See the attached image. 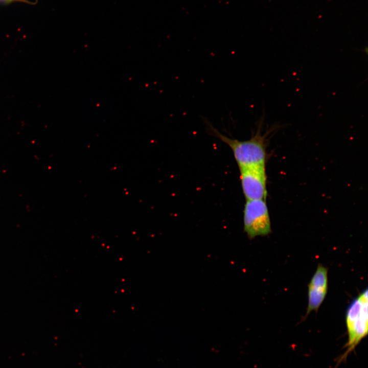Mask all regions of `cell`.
Instances as JSON below:
<instances>
[{"instance_id":"2","label":"cell","mask_w":368,"mask_h":368,"mask_svg":"<svg viewBox=\"0 0 368 368\" xmlns=\"http://www.w3.org/2000/svg\"><path fill=\"white\" fill-rule=\"evenodd\" d=\"M368 294L363 290L349 306L346 315L348 332L346 350L338 359V362L345 360L348 355L367 336L368 333Z\"/></svg>"},{"instance_id":"6","label":"cell","mask_w":368,"mask_h":368,"mask_svg":"<svg viewBox=\"0 0 368 368\" xmlns=\"http://www.w3.org/2000/svg\"><path fill=\"white\" fill-rule=\"evenodd\" d=\"M14 1H17V0H0V1L6 2V3L13 2Z\"/></svg>"},{"instance_id":"4","label":"cell","mask_w":368,"mask_h":368,"mask_svg":"<svg viewBox=\"0 0 368 368\" xmlns=\"http://www.w3.org/2000/svg\"><path fill=\"white\" fill-rule=\"evenodd\" d=\"M240 178L246 200L265 199L267 195L265 165L239 168Z\"/></svg>"},{"instance_id":"1","label":"cell","mask_w":368,"mask_h":368,"mask_svg":"<svg viewBox=\"0 0 368 368\" xmlns=\"http://www.w3.org/2000/svg\"><path fill=\"white\" fill-rule=\"evenodd\" d=\"M263 120L262 118L259 122L256 133L253 134L250 139L245 141H240L228 137L220 133L209 122H206L205 124L212 135L230 147L239 168H240L256 165H265L267 158L266 138L272 130L270 129L262 133Z\"/></svg>"},{"instance_id":"3","label":"cell","mask_w":368,"mask_h":368,"mask_svg":"<svg viewBox=\"0 0 368 368\" xmlns=\"http://www.w3.org/2000/svg\"><path fill=\"white\" fill-rule=\"evenodd\" d=\"M244 231L254 239L271 232V223L265 199L246 200L243 211Z\"/></svg>"},{"instance_id":"5","label":"cell","mask_w":368,"mask_h":368,"mask_svg":"<svg viewBox=\"0 0 368 368\" xmlns=\"http://www.w3.org/2000/svg\"><path fill=\"white\" fill-rule=\"evenodd\" d=\"M328 288V269L319 264L308 284L306 316L317 311L326 296Z\"/></svg>"}]
</instances>
